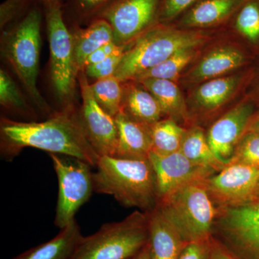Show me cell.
I'll return each instance as SVG.
<instances>
[{
	"mask_svg": "<svg viewBox=\"0 0 259 259\" xmlns=\"http://www.w3.org/2000/svg\"><path fill=\"white\" fill-rule=\"evenodd\" d=\"M1 155L13 159L24 148L81 160L95 168L100 156L88 139L79 113L72 107L56 112L42 122H20L3 117L0 125Z\"/></svg>",
	"mask_w": 259,
	"mask_h": 259,
	"instance_id": "obj_1",
	"label": "cell"
},
{
	"mask_svg": "<svg viewBox=\"0 0 259 259\" xmlns=\"http://www.w3.org/2000/svg\"><path fill=\"white\" fill-rule=\"evenodd\" d=\"M93 173L94 192L108 194L126 207L148 212L158 202L156 175L149 160L100 156Z\"/></svg>",
	"mask_w": 259,
	"mask_h": 259,
	"instance_id": "obj_2",
	"label": "cell"
},
{
	"mask_svg": "<svg viewBox=\"0 0 259 259\" xmlns=\"http://www.w3.org/2000/svg\"><path fill=\"white\" fill-rule=\"evenodd\" d=\"M208 35L198 30L157 23L126 46L115 76L121 82L134 80L180 51L196 49Z\"/></svg>",
	"mask_w": 259,
	"mask_h": 259,
	"instance_id": "obj_3",
	"label": "cell"
},
{
	"mask_svg": "<svg viewBox=\"0 0 259 259\" xmlns=\"http://www.w3.org/2000/svg\"><path fill=\"white\" fill-rule=\"evenodd\" d=\"M42 19L38 5L30 8L4 32L2 51L34 103L41 111L50 113V107L37 88Z\"/></svg>",
	"mask_w": 259,
	"mask_h": 259,
	"instance_id": "obj_4",
	"label": "cell"
},
{
	"mask_svg": "<svg viewBox=\"0 0 259 259\" xmlns=\"http://www.w3.org/2000/svg\"><path fill=\"white\" fill-rule=\"evenodd\" d=\"M204 180L191 182L158 200V210L176 228L187 243L212 236L218 207Z\"/></svg>",
	"mask_w": 259,
	"mask_h": 259,
	"instance_id": "obj_5",
	"label": "cell"
},
{
	"mask_svg": "<svg viewBox=\"0 0 259 259\" xmlns=\"http://www.w3.org/2000/svg\"><path fill=\"white\" fill-rule=\"evenodd\" d=\"M148 238V213L137 209L83 236L69 259H131L147 245Z\"/></svg>",
	"mask_w": 259,
	"mask_h": 259,
	"instance_id": "obj_6",
	"label": "cell"
},
{
	"mask_svg": "<svg viewBox=\"0 0 259 259\" xmlns=\"http://www.w3.org/2000/svg\"><path fill=\"white\" fill-rule=\"evenodd\" d=\"M212 236L238 259H259V199L219 207Z\"/></svg>",
	"mask_w": 259,
	"mask_h": 259,
	"instance_id": "obj_7",
	"label": "cell"
},
{
	"mask_svg": "<svg viewBox=\"0 0 259 259\" xmlns=\"http://www.w3.org/2000/svg\"><path fill=\"white\" fill-rule=\"evenodd\" d=\"M42 7L50 45L51 81L59 100L68 101L74 93L79 74L75 63L74 36L66 25L62 3Z\"/></svg>",
	"mask_w": 259,
	"mask_h": 259,
	"instance_id": "obj_8",
	"label": "cell"
},
{
	"mask_svg": "<svg viewBox=\"0 0 259 259\" xmlns=\"http://www.w3.org/2000/svg\"><path fill=\"white\" fill-rule=\"evenodd\" d=\"M59 182L54 224L63 229L75 220V214L94 192L93 172L89 163L78 158L50 153Z\"/></svg>",
	"mask_w": 259,
	"mask_h": 259,
	"instance_id": "obj_9",
	"label": "cell"
},
{
	"mask_svg": "<svg viewBox=\"0 0 259 259\" xmlns=\"http://www.w3.org/2000/svg\"><path fill=\"white\" fill-rule=\"evenodd\" d=\"M162 0H111L98 18L111 25L114 42L127 46L158 23Z\"/></svg>",
	"mask_w": 259,
	"mask_h": 259,
	"instance_id": "obj_10",
	"label": "cell"
},
{
	"mask_svg": "<svg viewBox=\"0 0 259 259\" xmlns=\"http://www.w3.org/2000/svg\"><path fill=\"white\" fill-rule=\"evenodd\" d=\"M259 168L229 163L222 171L206 179V187L218 208L233 207L255 199Z\"/></svg>",
	"mask_w": 259,
	"mask_h": 259,
	"instance_id": "obj_11",
	"label": "cell"
},
{
	"mask_svg": "<svg viewBox=\"0 0 259 259\" xmlns=\"http://www.w3.org/2000/svg\"><path fill=\"white\" fill-rule=\"evenodd\" d=\"M82 105L80 120L90 144L100 156H114L118 141L115 117L98 105L84 71L79 72Z\"/></svg>",
	"mask_w": 259,
	"mask_h": 259,
	"instance_id": "obj_12",
	"label": "cell"
},
{
	"mask_svg": "<svg viewBox=\"0 0 259 259\" xmlns=\"http://www.w3.org/2000/svg\"><path fill=\"white\" fill-rule=\"evenodd\" d=\"M148 160L156 178L158 200L191 182L209 178L216 172L194 163L181 151L158 154L151 151Z\"/></svg>",
	"mask_w": 259,
	"mask_h": 259,
	"instance_id": "obj_13",
	"label": "cell"
},
{
	"mask_svg": "<svg viewBox=\"0 0 259 259\" xmlns=\"http://www.w3.org/2000/svg\"><path fill=\"white\" fill-rule=\"evenodd\" d=\"M254 104L244 101L218 118L207 135L209 146L221 161L229 164L238 141L253 117Z\"/></svg>",
	"mask_w": 259,
	"mask_h": 259,
	"instance_id": "obj_14",
	"label": "cell"
},
{
	"mask_svg": "<svg viewBox=\"0 0 259 259\" xmlns=\"http://www.w3.org/2000/svg\"><path fill=\"white\" fill-rule=\"evenodd\" d=\"M245 0H200L171 23L177 28L202 30L228 23Z\"/></svg>",
	"mask_w": 259,
	"mask_h": 259,
	"instance_id": "obj_15",
	"label": "cell"
},
{
	"mask_svg": "<svg viewBox=\"0 0 259 259\" xmlns=\"http://www.w3.org/2000/svg\"><path fill=\"white\" fill-rule=\"evenodd\" d=\"M118 141L115 157L148 160L152 149L150 125L131 118L120 111L115 117Z\"/></svg>",
	"mask_w": 259,
	"mask_h": 259,
	"instance_id": "obj_16",
	"label": "cell"
},
{
	"mask_svg": "<svg viewBox=\"0 0 259 259\" xmlns=\"http://www.w3.org/2000/svg\"><path fill=\"white\" fill-rule=\"evenodd\" d=\"M149 248L151 259H178L187 245L171 223L157 207L148 212Z\"/></svg>",
	"mask_w": 259,
	"mask_h": 259,
	"instance_id": "obj_17",
	"label": "cell"
},
{
	"mask_svg": "<svg viewBox=\"0 0 259 259\" xmlns=\"http://www.w3.org/2000/svg\"><path fill=\"white\" fill-rule=\"evenodd\" d=\"M246 61L244 53L236 47L217 48L204 56L187 74V81L199 82L224 76Z\"/></svg>",
	"mask_w": 259,
	"mask_h": 259,
	"instance_id": "obj_18",
	"label": "cell"
},
{
	"mask_svg": "<svg viewBox=\"0 0 259 259\" xmlns=\"http://www.w3.org/2000/svg\"><path fill=\"white\" fill-rule=\"evenodd\" d=\"M122 85V110L131 118L147 125L161 120L163 114L154 97L139 81Z\"/></svg>",
	"mask_w": 259,
	"mask_h": 259,
	"instance_id": "obj_19",
	"label": "cell"
},
{
	"mask_svg": "<svg viewBox=\"0 0 259 259\" xmlns=\"http://www.w3.org/2000/svg\"><path fill=\"white\" fill-rule=\"evenodd\" d=\"M241 80L239 76H226L204 81L192 95L194 107L202 112L218 110L234 96Z\"/></svg>",
	"mask_w": 259,
	"mask_h": 259,
	"instance_id": "obj_20",
	"label": "cell"
},
{
	"mask_svg": "<svg viewBox=\"0 0 259 259\" xmlns=\"http://www.w3.org/2000/svg\"><path fill=\"white\" fill-rule=\"evenodd\" d=\"M83 236L76 220L50 241L30 248L13 259H69Z\"/></svg>",
	"mask_w": 259,
	"mask_h": 259,
	"instance_id": "obj_21",
	"label": "cell"
},
{
	"mask_svg": "<svg viewBox=\"0 0 259 259\" xmlns=\"http://www.w3.org/2000/svg\"><path fill=\"white\" fill-rule=\"evenodd\" d=\"M74 36V59L78 72L82 71L88 56L107 44L114 41L110 24L102 18L90 23L88 28L76 30Z\"/></svg>",
	"mask_w": 259,
	"mask_h": 259,
	"instance_id": "obj_22",
	"label": "cell"
},
{
	"mask_svg": "<svg viewBox=\"0 0 259 259\" xmlns=\"http://www.w3.org/2000/svg\"><path fill=\"white\" fill-rule=\"evenodd\" d=\"M141 83L156 98L163 115L178 122L189 120L185 100L176 83L171 80L148 78L140 80Z\"/></svg>",
	"mask_w": 259,
	"mask_h": 259,
	"instance_id": "obj_23",
	"label": "cell"
},
{
	"mask_svg": "<svg viewBox=\"0 0 259 259\" xmlns=\"http://www.w3.org/2000/svg\"><path fill=\"white\" fill-rule=\"evenodd\" d=\"M180 151L191 161L208 167L216 173L222 171L228 165L214 154L209 146L207 136L198 127L187 130Z\"/></svg>",
	"mask_w": 259,
	"mask_h": 259,
	"instance_id": "obj_24",
	"label": "cell"
},
{
	"mask_svg": "<svg viewBox=\"0 0 259 259\" xmlns=\"http://www.w3.org/2000/svg\"><path fill=\"white\" fill-rule=\"evenodd\" d=\"M153 152L169 154L180 151L187 129L166 117L150 125Z\"/></svg>",
	"mask_w": 259,
	"mask_h": 259,
	"instance_id": "obj_25",
	"label": "cell"
},
{
	"mask_svg": "<svg viewBox=\"0 0 259 259\" xmlns=\"http://www.w3.org/2000/svg\"><path fill=\"white\" fill-rule=\"evenodd\" d=\"M90 88L98 105L109 115L115 117L121 111L123 89L115 75L97 80Z\"/></svg>",
	"mask_w": 259,
	"mask_h": 259,
	"instance_id": "obj_26",
	"label": "cell"
},
{
	"mask_svg": "<svg viewBox=\"0 0 259 259\" xmlns=\"http://www.w3.org/2000/svg\"><path fill=\"white\" fill-rule=\"evenodd\" d=\"M196 54L195 49L180 51L161 64L145 71L131 81H139L148 78H155L175 81L180 76L181 71L193 60Z\"/></svg>",
	"mask_w": 259,
	"mask_h": 259,
	"instance_id": "obj_27",
	"label": "cell"
},
{
	"mask_svg": "<svg viewBox=\"0 0 259 259\" xmlns=\"http://www.w3.org/2000/svg\"><path fill=\"white\" fill-rule=\"evenodd\" d=\"M238 33L252 42L259 40V0H245L231 20Z\"/></svg>",
	"mask_w": 259,
	"mask_h": 259,
	"instance_id": "obj_28",
	"label": "cell"
},
{
	"mask_svg": "<svg viewBox=\"0 0 259 259\" xmlns=\"http://www.w3.org/2000/svg\"><path fill=\"white\" fill-rule=\"evenodd\" d=\"M0 103L8 110L31 115V109L15 81L3 69L0 71Z\"/></svg>",
	"mask_w": 259,
	"mask_h": 259,
	"instance_id": "obj_29",
	"label": "cell"
},
{
	"mask_svg": "<svg viewBox=\"0 0 259 259\" xmlns=\"http://www.w3.org/2000/svg\"><path fill=\"white\" fill-rule=\"evenodd\" d=\"M229 163H241L259 168V134L245 132L238 141Z\"/></svg>",
	"mask_w": 259,
	"mask_h": 259,
	"instance_id": "obj_30",
	"label": "cell"
},
{
	"mask_svg": "<svg viewBox=\"0 0 259 259\" xmlns=\"http://www.w3.org/2000/svg\"><path fill=\"white\" fill-rule=\"evenodd\" d=\"M111 0H67L70 13L79 21L93 20L98 18Z\"/></svg>",
	"mask_w": 259,
	"mask_h": 259,
	"instance_id": "obj_31",
	"label": "cell"
},
{
	"mask_svg": "<svg viewBox=\"0 0 259 259\" xmlns=\"http://www.w3.org/2000/svg\"><path fill=\"white\" fill-rule=\"evenodd\" d=\"M125 48V46H120L117 50L105 60L85 68L83 71H84L86 76L97 80L113 76L120 63Z\"/></svg>",
	"mask_w": 259,
	"mask_h": 259,
	"instance_id": "obj_32",
	"label": "cell"
},
{
	"mask_svg": "<svg viewBox=\"0 0 259 259\" xmlns=\"http://www.w3.org/2000/svg\"><path fill=\"white\" fill-rule=\"evenodd\" d=\"M200 0H162L158 23L171 24Z\"/></svg>",
	"mask_w": 259,
	"mask_h": 259,
	"instance_id": "obj_33",
	"label": "cell"
},
{
	"mask_svg": "<svg viewBox=\"0 0 259 259\" xmlns=\"http://www.w3.org/2000/svg\"><path fill=\"white\" fill-rule=\"evenodd\" d=\"M210 238L187 243L178 259H209Z\"/></svg>",
	"mask_w": 259,
	"mask_h": 259,
	"instance_id": "obj_34",
	"label": "cell"
},
{
	"mask_svg": "<svg viewBox=\"0 0 259 259\" xmlns=\"http://www.w3.org/2000/svg\"><path fill=\"white\" fill-rule=\"evenodd\" d=\"M120 47V46L117 45L115 42L112 41L97 49L91 55L88 56V59H87L84 64H83V70L89 66L97 64V63H100L105 60L109 56L112 55Z\"/></svg>",
	"mask_w": 259,
	"mask_h": 259,
	"instance_id": "obj_35",
	"label": "cell"
},
{
	"mask_svg": "<svg viewBox=\"0 0 259 259\" xmlns=\"http://www.w3.org/2000/svg\"><path fill=\"white\" fill-rule=\"evenodd\" d=\"M209 259H238L231 252L225 248L221 243H219L211 236L210 238V255Z\"/></svg>",
	"mask_w": 259,
	"mask_h": 259,
	"instance_id": "obj_36",
	"label": "cell"
},
{
	"mask_svg": "<svg viewBox=\"0 0 259 259\" xmlns=\"http://www.w3.org/2000/svg\"><path fill=\"white\" fill-rule=\"evenodd\" d=\"M245 132H253L259 134V114L258 115L252 117L248 127L245 130Z\"/></svg>",
	"mask_w": 259,
	"mask_h": 259,
	"instance_id": "obj_37",
	"label": "cell"
},
{
	"mask_svg": "<svg viewBox=\"0 0 259 259\" xmlns=\"http://www.w3.org/2000/svg\"><path fill=\"white\" fill-rule=\"evenodd\" d=\"M131 259H151L150 258L148 243H147V245H146L139 253H138L137 254L134 255V256Z\"/></svg>",
	"mask_w": 259,
	"mask_h": 259,
	"instance_id": "obj_38",
	"label": "cell"
},
{
	"mask_svg": "<svg viewBox=\"0 0 259 259\" xmlns=\"http://www.w3.org/2000/svg\"><path fill=\"white\" fill-rule=\"evenodd\" d=\"M35 1L37 2L38 3H40L42 6H44V5L50 4V3H61L63 4V1H64V0H35Z\"/></svg>",
	"mask_w": 259,
	"mask_h": 259,
	"instance_id": "obj_39",
	"label": "cell"
},
{
	"mask_svg": "<svg viewBox=\"0 0 259 259\" xmlns=\"http://www.w3.org/2000/svg\"><path fill=\"white\" fill-rule=\"evenodd\" d=\"M255 199H259V182L258 186H257L256 192H255Z\"/></svg>",
	"mask_w": 259,
	"mask_h": 259,
	"instance_id": "obj_40",
	"label": "cell"
}]
</instances>
